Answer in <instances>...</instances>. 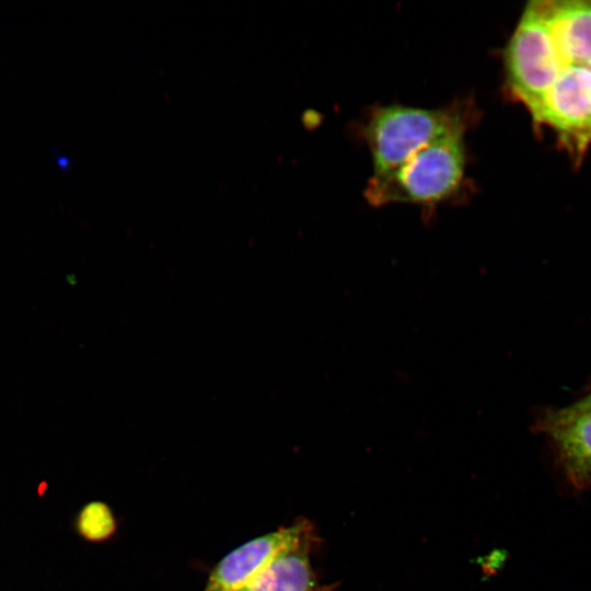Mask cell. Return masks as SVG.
Returning <instances> with one entry per match:
<instances>
[{
  "mask_svg": "<svg viewBox=\"0 0 591 591\" xmlns=\"http://www.w3.org/2000/svg\"><path fill=\"white\" fill-rule=\"evenodd\" d=\"M467 119L456 107L428 109L404 105L376 108L367 125L373 176L387 174L428 144L464 134Z\"/></svg>",
  "mask_w": 591,
  "mask_h": 591,
  "instance_id": "obj_3",
  "label": "cell"
},
{
  "mask_svg": "<svg viewBox=\"0 0 591 591\" xmlns=\"http://www.w3.org/2000/svg\"><path fill=\"white\" fill-rule=\"evenodd\" d=\"M313 530L305 519L253 538L227 554L211 570L202 591H237L280 553Z\"/></svg>",
  "mask_w": 591,
  "mask_h": 591,
  "instance_id": "obj_5",
  "label": "cell"
},
{
  "mask_svg": "<svg viewBox=\"0 0 591 591\" xmlns=\"http://www.w3.org/2000/svg\"><path fill=\"white\" fill-rule=\"evenodd\" d=\"M552 43L535 4L523 11L505 50L508 90L530 115L538 107L549 84Z\"/></svg>",
  "mask_w": 591,
  "mask_h": 591,
  "instance_id": "obj_4",
  "label": "cell"
},
{
  "mask_svg": "<svg viewBox=\"0 0 591 591\" xmlns=\"http://www.w3.org/2000/svg\"><path fill=\"white\" fill-rule=\"evenodd\" d=\"M534 430L551 442L568 480L577 489L591 487V413L571 414L545 407L536 416Z\"/></svg>",
  "mask_w": 591,
  "mask_h": 591,
  "instance_id": "obj_6",
  "label": "cell"
},
{
  "mask_svg": "<svg viewBox=\"0 0 591 591\" xmlns=\"http://www.w3.org/2000/svg\"><path fill=\"white\" fill-rule=\"evenodd\" d=\"M79 531L90 541H103L115 531V519L103 502H91L80 513Z\"/></svg>",
  "mask_w": 591,
  "mask_h": 591,
  "instance_id": "obj_8",
  "label": "cell"
},
{
  "mask_svg": "<svg viewBox=\"0 0 591 591\" xmlns=\"http://www.w3.org/2000/svg\"><path fill=\"white\" fill-rule=\"evenodd\" d=\"M464 134L441 138L419 150L394 171L372 176L366 192L375 205H429L445 199L461 184L465 170Z\"/></svg>",
  "mask_w": 591,
  "mask_h": 591,
  "instance_id": "obj_2",
  "label": "cell"
},
{
  "mask_svg": "<svg viewBox=\"0 0 591 591\" xmlns=\"http://www.w3.org/2000/svg\"><path fill=\"white\" fill-rule=\"evenodd\" d=\"M544 22L552 42L549 84L532 119L552 129L579 163L591 147V39Z\"/></svg>",
  "mask_w": 591,
  "mask_h": 591,
  "instance_id": "obj_1",
  "label": "cell"
},
{
  "mask_svg": "<svg viewBox=\"0 0 591 591\" xmlns=\"http://www.w3.org/2000/svg\"><path fill=\"white\" fill-rule=\"evenodd\" d=\"M564 412L571 414L591 413V380L580 394L570 404L559 406Z\"/></svg>",
  "mask_w": 591,
  "mask_h": 591,
  "instance_id": "obj_9",
  "label": "cell"
},
{
  "mask_svg": "<svg viewBox=\"0 0 591 591\" xmlns=\"http://www.w3.org/2000/svg\"><path fill=\"white\" fill-rule=\"evenodd\" d=\"M314 530L280 553L263 571L237 591H323L311 566Z\"/></svg>",
  "mask_w": 591,
  "mask_h": 591,
  "instance_id": "obj_7",
  "label": "cell"
}]
</instances>
